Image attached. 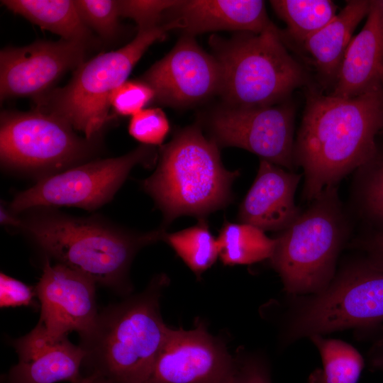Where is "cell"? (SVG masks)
I'll return each mask as SVG.
<instances>
[{"label": "cell", "mask_w": 383, "mask_h": 383, "mask_svg": "<svg viewBox=\"0 0 383 383\" xmlns=\"http://www.w3.org/2000/svg\"><path fill=\"white\" fill-rule=\"evenodd\" d=\"M382 128L383 91L353 98L311 94L294 150L304 170V196L313 201L372 161Z\"/></svg>", "instance_id": "cell-1"}, {"label": "cell", "mask_w": 383, "mask_h": 383, "mask_svg": "<svg viewBox=\"0 0 383 383\" xmlns=\"http://www.w3.org/2000/svg\"><path fill=\"white\" fill-rule=\"evenodd\" d=\"M168 277H153L146 289L99 313L90 331L80 336L83 375L111 383H146L170 331L160 311Z\"/></svg>", "instance_id": "cell-2"}, {"label": "cell", "mask_w": 383, "mask_h": 383, "mask_svg": "<svg viewBox=\"0 0 383 383\" xmlns=\"http://www.w3.org/2000/svg\"><path fill=\"white\" fill-rule=\"evenodd\" d=\"M26 231L48 257L76 270L96 284L129 289L128 274L142 248L162 240L165 229L138 233L94 218H75L54 211L22 219Z\"/></svg>", "instance_id": "cell-3"}, {"label": "cell", "mask_w": 383, "mask_h": 383, "mask_svg": "<svg viewBox=\"0 0 383 383\" xmlns=\"http://www.w3.org/2000/svg\"><path fill=\"white\" fill-rule=\"evenodd\" d=\"M240 174L222 165L218 145L199 127L182 129L160 149L154 173L141 182L163 215L161 228L189 215L199 220L228 206L231 186Z\"/></svg>", "instance_id": "cell-4"}, {"label": "cell", "mask_w": 383, "mask_h": 383, "mask_svg": "<svg viewBox=\"0 0 383 383\" xmlns=\"http://www.w3.org/2000/svg\"><path fill=\"white\" fill-rule=\"evenodd\" d=\"M337 190V186L323 190L275 238L270 260L288 293L317 294L335 277L337 258L348 233Z\"/></svg>", "instance_id": "cell-5"}, {"label": "cell", "mask_w": 383, "mask_h": 383, "mask_svg": "<svg viewBox=\"0 0 383 383\" xmlns=\"http://www.w3.org/2000/svg\"><path fill=\"white\" fill-rule=\"evenodd\" d=\"M221 68L219 93L231 107L270 106L306 81L301 65L287 52L277 28L215 40Z\"/></svg>", "instance_id": "cell-6"}, {"label": "cell", "mask_w": 383, "mask_h": 383, "mask_svg": "<svg viewBox=\"0 0 383 383\" xmlns=\"http://www.w3.org/2000/svg\"><path fill=\"white\" fill-rule=\"evenodd\" d=\"M172 23L138 30L121 48L101 53L78 66L70 82L37 97L38 110L68 122L84 138L94 139L104 127L113 91L127 81L134 66L148 48L174 29Z\"/></svg>", "instance_id": "cell-7"}, {"label": "cell", "mask_w": 383, "mask_h": 383, "mask_svg": "<svg viewBox=\"0 0 383 383\" xmlns=\"http://www.w3.org/2000/svg\"><path fill=\"white\" fill-rule=\"evenodd\" d=\"M383 322V270L364 259L344 268L323 291L302 300L289 323V340Z\"/></svg>", "instance_id": "cell-8"}, {"label": "cell", "mask_w": 383, "mask_h": 383, "mask_svg": "<svg viewBox=\"0 0 383 383\" xmlns=\"http://www.w3.org/2000/svg\"><path fill=\"white\" fill-rule=\"evenodd\" d=\"M63 118L38 109L1 114L0 156L4 166L41 178L84 163L94 139L78 136Z\"/></svg>", "instance_id": "cell-9"}, {"label": "cell", "mask_w": 383, "mask_h": 383, "mask_svg": "<svg viewBox=\"0 0 383 383\" xmlns=\"http://www.w3.org/2000/svg\"><path fill=\"white\" fill-rule=\"evenodd\" d=\"M154 162V148L143 145L121 157L84 162L40 178L16 195L9 209L14 213L60 206L94 210L113 197L134 166Z\"/></svg>", "instance_id": "cell-10"}, {"label": "cell", "mask_w": 383, "mask_h": 383, "mask_svg": "<svg viewBox=\"0 0 383 383\" xmlns=\"http://www.w3.org/2000/svg\"><path fill=\"white\" fill-rule=\"evenodd\" d=\"M218 145L235 146L292 171L295 167L294 113L288 106L229 107L209 121Z\"/></svg>", "instance_id": "cell-11"}, {"label": "cell", "mask_w": 383, "mask_h": 383, "mask_svg": "<svg viewBox=\"0 0 383 383\" xmlns=\"http://www.w3.org/2000/svg\"><path fill=\"white\" fill-rule=\"evenodd\" d=\"M237 358L202 322L170 329L146 383H232Z\"/></svg>", "instance_id": "cell-12"}, {"label": "cell", "mask_w": 383, "mask_h": 383, "mask_svg": "<svg viewBox=\"0 0 383 383\" xmlns=\"http://www.w3.org/2000/svg\"><path fill=\"white\" fill-rule=\"evenodd\" d=\"M140 80L152 88L157 102L183 106L219 93L221 72L216 58L187 34Z\"/></svg>", "instance_id": "cell-13"}, {"label": "cell", "mask_w": 383, "mask_h": 383, "mask_svg": "<svg viewBox=\"0 0 383 383\" xmlns=\"http://www.w3.org/2000/svg\"><path fill=\"white\" fill-rule=\"evenodd\" d=\"M96 283L65 265H52L46 258L35 289L40 303V318L46 333L57 339L77 331L79 336L94 326L99 312Z\"/></svg>", "instance_id": "cell-14"}, {"label": "cell", "mask_w": 383, "mask_h": 383, "mask_svg": "<svg viewBox=\"0 0 383 383\" xmlns=\"http://www.w3.org/2000/svg\"><path fill=\"white\" fill-rule=\"evenodd\" d=\"M84 43L38 41L0 53L1 101L45 94L66 72L84 62Z\"/></svg>", "instance_id": "cell-15"}, {"label": "cell", "mask_w": 383, "mask_h": 383, "mask_svg": "<svg viewBox=\"0 0 383 383\" xmlns=\"http://www.w3.org/2000/svg\"><path fill=\"white\" fill-rule=\"evenodd\" d=\"M18 362L7 375V383H77L84 377V352L67 336L55 339L41 322L28 334L13 340Z\"/></svg>", "instance_id": "cell-16"}, {"label": "cell", "mask_w": 383, "mask_h": 383, "mask_svg": "<svg viewBox=\"0 0 383 383\" xmlns=\"http://www.w3.org/2000/svg\"><path fill=\"white\" fill-rule=\"evenodd\" d=\"M301 174L260 160L256 178L240 205L238 221L265 231H283L301 215L294 195Z\"/></svg>", "instance_id": "cell-17"}, {"label": "cell", "mask_w": 383, "mask_h": 383, "mask_svg": "<svg viewBox=\"0 0 383 383\" xmlns=\"http://www.w3.org/2000/svg\"><path fill=\"white\" fill-rule=\"evenodd\" d=\"M383 91V1H371L367 20L346 50L333 96L353 98Z\"/></svg>", "instance_id": "cell-18"}, {"label": "cell", "mask_w": 383, "mask_h": 383, "mask_svg": "<svg viewBox=\"0 0 383 383\" xmlns=\"http://www.w3.org/2000/svg\"><path fill=\"white\" fill-rule=\"evenodd\" d=\"M171 10V21L187 35L218 30L261 33L276 26L268 18L265 3L260 0L180 1Z\"/></svg>", "instance_id": "cell-19"}, {"label": "cell", "mask_w": 383, "mask_h": 383, "mask_svg": "<svg viewBox=\"0 0 383 383\" xmlns=\"http://www.w3.org/2000/svg\"><path fill=\"white\" fill-rule=\"evenodd\" d=\"M370 4L371 1H347L340 13L304 43L323 76L335 81L353 32L367 16Z\"/></svg>", "instance_id": "cell-20"}, {"label": "cell", "mask_w": 383, "mask_h": 383, "mask_svg": "<svg viewBox=\"0 0 383 383\" xmlns=\"http://www.w3.org/2000/svg\"><path fill=\"white\" fill-rule=\"evenodd\" d=\"M1 3L62 39L85 43L89 38L87 26L80 17L74 1L4 0Z\"/></svg>", "instance_id": "cell-21"}, {"label": "cell", "mask_w": 383, "mask_h": 383, "mask_svg": "<svg viewBox=\"0 0 383 383\" xmlns=\"http://www.w3.org/2000/svg\"><path fill=\"white\" fill-rule=\"evenodd\" d=\"M218 256L226 265H250L270 259L277 243L263 231L246 223L226 222L217 238Z\"/></svg>", "instance_id": "cell-22"}, {"label": "cell", "mask_w": 383, "mask_h": 383, "mask_svg": "<svg viewBox=\"0 0 383 383\" xmlns=\"http://www.w3.org/2000/svg\"><path fill=\"white\" fill-rule=\"evenodd\" d=\"M309 338L318 348L322 367L315 370L308 383H357L364 367L360 353L350 344L314 335Z\"/></svg>", "instance_id": "cell-23"}, {"label": "cell", "mask_w": 383, "mask_h": 383, "mask_svg": "<svg viewBox=\"0 0 383 383\" xmlns=\"http://www.w3.org/2000/svg\"><path fill=\"white\" fill-rule=\"evenodd\" d=\"M270 4L289 33L303 43L337 14V6L330 0H273Z\"/></svg>", "instance_id": "cell-24"}, {"label": "cell", "mask_w": 383, "mask_h": 383, "mask_svg": "<svg viewBox=\"0 0 383 383\" xmlns=\"http://www.w3.org/2000/svg\"><path fill=\"white\" fill-rule=\"evenodd\" d=\"M162 240L175 251L198 278L218 257L217 239L211 234L205 219L175 233L165 232Z\"/></svg>", "instance_id": "cell-25"}, {"label": "cell", "mask_w": 383, "mask_h": 383, "mask_svg": "<svg viewBox=\"0 0 383 383\" xmlns=\"http://www.w3.org/2000/svg\"><path fill=\"white\" fill-rule=\"evenodd\" d=\"M359 198L363 213L383 228V159L360 168Z\"/></svg>", "instance_id": "cell-26"}, {"label": "cell", "mask_w": 383, "mask_h": 383, "mask_svg": "<svg viewBox=\"0 0 383 383\" xmlns=\"http://www.w3.org/2000/svg\"><path fill=\"white\" fill-rule=\"evenodd\" d=\"M77 10L87 26L92 27L104 38L113 37L118 28V1L77 0Z\"/></svg>", "instance_id": "cell-27"}, {"label": "cell", "mask_w": 383, "mask_h": 383, "mask_svg": "<svg viewBox=\"0 0 383 383\" xmlns=\"http://www.w3.org/2000/svg\"><path fill=\"white\" fill-rule=\"evenodd\" d=\"M169 131V121L158 108L143 109L131 116L128 124L130 135L150 146L161 145Z\"/></svg>", "instance_id": "cell-28"}, {"label": "cell", "mask_w": 383, "mask_h": 383, "mask_svg": "<svg viewBox=\"0 0 383 383\" xmlns=\"http://www.w3.org/2000/svg\"><path fill=\"white\" fill-rule=\"evenodd\" d=\"M155 98L152 88L144 82L126 81L110 97V105L121 116H133Z\"/></svg>", "instance_id": "cell-29"}, {"label": "cell", "mask_w": 383, "mask_h": 383, "mask_svg": "<svg viewBox=\"0 0 383 383\" xmlns=\"http://www.w3.org/2000/svg\"><path fill=\"white\" fill-rule=\"evenodd\" d=\"M175 0H123L118 1L120 16L134 20L138 30L147 29L158 24L162 14L176 6Z\"/></svg>", "instance_id": "cell-30"}, {"label": "cell", "mask_w": 383, "mask_h": 383, "mask_svg": "<svg viewBox=\"0 0 383 383\" xmlns=\"http://www.w3.org/2000/svg\"><path fill=\"white\" fill-rule=\"evenodd\" d=\"M35 291L23 282L10 276L0 274L1 308L34 306Z\"/></svg>", "instance_id": "cell-31"}, {"label": "cell", "mask_w": 383, "mask_h": 383, "mask_svg": "<svg viewBox=\"0 0 383 383\" xmlns=\"http://www.w3.org/2000/svg\"><path fill=\"white\" fill-rule=\"evenodd\" d=\"M236 358L232 383H272L268 367L262 359L253 355Z\"/></svg>", "instance_id": "cell-32"}, {"label": "cell", "mask_w": 383, "mask_h": 383, "mask_svg": "<svg viewBox=\"0 0 383 383\" xmlns=\"http://www.w3.org/2000/svg\"><path fill=\"white\" fill-rule=\"evenodd\" d=\"M360 247L367 255L365 260L383 270V231L362 242Z\"/></svg>", "instance_id": "cell-33"}, {"label": "cell", "mask_w": 383, "mask_h": 383, "mask_svg": "<svg viewBox=\"0 0 383 383\" xmlns=\"http://www.w3.org/2000/svg\"><path fill=\"white\" fill-rule=\"evenodd\" d=\"M0 221L4 226L21 229L22 226V219L17 217L16 213L12 212L9 209H6L4 205H1Z\"/></svg>", "instance_id": "cell-34"}, {"label": "cell", "mask_w": 383, "mask_h": 383, "mask_svg": "<svg viewBox=\"0 0 383 383\" xmlns=\"http://www.w3.org/2000/svg\"><path fill=\"white\" fill-rule=\"evenodd\" d=\"M370 362L373 369L383 372V345H379L372 353Z\"/></svg>", "instance_id": "cell-35"}, {"label": "cell", "mask_w": 383, "mask_h": 383, "mask_svg": "<svg viewBox=\"0 0 383 383\" xmlns=\"http://www.w3.org/2000/svg\"><path fill=\"white\" fill-rule=\"evenodd\" d=\"M96 377L94 375L84 376L77 383H93Z\"/></svg>", "instance_id": "cell-36"}, {"label": "cell", "mask_w": 383, "mask_h": 383, "mask_svg": "<svg viewBox=\"0 0 383 383\" xmlns=\"http://www.w3.org/2000/svg\"><path fill=\"white\" fill-rule=\"evenodd\" d=\"M93 383H111V382L104 378L96 377Z\"/></svg>", "instance_id": "cell-37"}]
</instances>
